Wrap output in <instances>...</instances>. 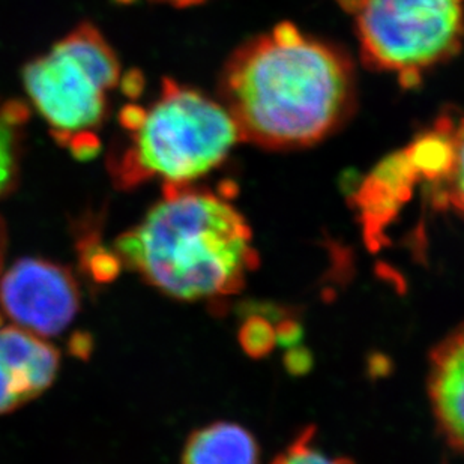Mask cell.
Here are the masks:
<instances>
[{"label": "cell", "mask_w": 464, "mask_h": 464, "mask_svg": "<svg viewBox=\"0 0 464 464\" xmlns=\"http://www.w3.org/2000/svg\"><path fill=\"white\" fill-rule=\"evenodd\" d=\"M219 91L242 140L289 150L313 145L344 122L355 75L340 50L281 23L228 57Z\"/></svg>", "instance_id": "1"}, {"label": "cell", "mask_w": 464, "mask_h": 464, "mask_svg": "<svg viewBox=\"0 0 464 464\" xmlns=\"http://www.w3.org/2000/svg\"><path fill=\"white\" fill-rule=\"evenodd\" d=\"M113 253L121 266L187 303L237 294L258 263L239 210L191 184L164 185L140 223L114 241Z\"/></svg>", "instance_id": "2"}, {"label": "cell", "mask_w": 464, "mask_h": 464, "mask_svg": "<svg viewBox=\"0 0 464 464\" xmlns=\"http://www.w3.org/2000/svg\"><path fill=\"white\" fill-rule=\"evenodd\" d=\"M111 152L109 171L119 189H134L152 179L189 185L208 175L242 140L232 114L196 89L164 79L150 109Z\"/></svg>", "instance_id": "3"}, {"label": "cell", "mask_w": 464, "mask_h": 464, "mask_svg": "<svg viewBox=\"0 0 464 464\" xmlns=\"http://www.w3.org/2000/svg\"><path fill=\"white\" fill-rule=\"evenodd\" d=\"M121 82L113 47L92 23H80L23 70V86L57 143L80 161L102 150L107 93Z\"/></svg>", "instance_id": "4"}, {"label": "cell", "mask_w": 464, "mask_h": 464, "mask_svg": "<svg viewBox=\"0 0 464 464\" xmlns=\"http://www.w3.org/2000/svg\"><path fill=\"white\" fill-rule=\"evenodd\" d=\"M355 15L363 59L404 83L460 49L464 0H343Z\"/></svg>", "instance_id": "5"}, {"label": "cell", "mask_w": 464, "mask_h": 464, "mask_svg": "<svg viewBox=\"0 0 464 464\" xmlns=\"http://www.w3.org/2000/svg\"><path fill=\"white\" fill-rule=\"evenodd\" d=\"M70 269L44 258H20L0 274V308L18 328L47 338L63 333L80 310Z\"/></svg>", "instance_id": "6"}, {"label": "cell", "mask_w": 464, "mask_h": 464, "mask_svg": "<svg viewBox=\"0 0 464 464\" xmlns=\"http://www.w3.org/2000/svg\"><path fill=\"white\" fill-rule=\"evenodd\" d=\"M59 367L61 353L44 338L15 324L0 326V415L44 394Z\"/></svg>", "instance_id": "7"}, {"label": "cell", "mask_w": 464, "mask_h": 464, "mask_svg": "<svg viewBox=\"0 0 464 464\" xmlns=\"http://www.w3.org/2000/svg\"><path fill=\"white\" fill-rule=\"evenodd\" d=\"M429 397L448 443L464 452V324L431 353Z\"/></svg>", "instance_id": "8"}, {"label": "cell", "mask_w": 464, "mask_h": 464, "mask_svg": "<svg viewBox=\"0 0 464 464\" xmlns=\"http://www.w3.org/2000/svg\"><path fill=\"white\" fill-rule=\"evenodd\" d=\"M182 464H258L257 443L241 425L215 422L189 436Z\"/></svg>", "instance_id": "9"}, {"label": "cell", "mask_w": 464, "mask_h": 464, "mask_svg": "<svg viewBox=\"0 0 464 464\" xmlns=\"http://www.w3.org/2000/svg\"><path fill=\"white\" fill-rule=\"evenodd\" d=\"M29 114L27 105L22 102H0V200L17 185L22 166L23 132ZM6 248L8 228L0 215V274L4 272Z\"/></svg>", "instance_id": "10"}, {"label": "cell", "mask_w": 464, "mask_h": 464, "mask_svg": "<svg viewBox=\"0 0 464 464\" xmlns=\"http://www.w3.org/2000/svg\"><path fill=\"white\" fill-rule=\"evenodd\" d=\"M436 128L442 137L443 169L431 182L434 203L464 214V119L443 118Z\"/></svg>", "instance_id": "11"}, {"label": "cell", "mask_w": 464, "mask_h": 464, "mask_svg": "<svg viewBox=\"0 0 464 464\" xmlns=\"http://www.w3.org/2000/svg\"><path fill=\"white\" fill-rule=\"evenodd\" d=\"M272 464H353L347 459H334L320 451L313 442V430L301 434Z\"/></svg>", "instance_id": "12"}, {"label": "cell", "mask_w": 464, "mask_h": 464, "mask_svg": "<svg viewBox=\"0 0 464 464\" xmlns=\"http://www.w3.org/2000/svg\"><path fill=\"white\" fill-rule=\"evenodd\" d=\"M242 338H244V344H248L255 338H257V342L255 343L256 349L265 352V349L269 347V342H271V331L267 329L265 324H258L257 326L248 324L246 328L244 329V333H242ZM253 349H251V352H253Z\"/></svg>", "instance_id": "13"}, {"label": "cell", "mask_w": 464, "mask_h": 464, "mask_svg": "<svg viewBox=\"0 0 464 464\" xmlns=\"http://www.w3.org/2000/svg\"><path fill=\"white\" fill-rule=\"evenodd\" d=\"M121 84H122V92L127 97H140V93L143 92V88H145V77L141 74V71L131 70L123 77Z\"/></svg>", "instance_id": "14"}, {"label": "cell", "mask_w": 464, "mask_h": 464, "mask_svg": "<svg viewBox=\"0 0 464 464\" xmlns=\"http://www.w3.org/2000/svg\"><path fill=\"white\" fill-rule=\"evenodd\" d=\"M157 4H167L176 8H184V6H191V5L200 4L202 0H152Z\"/></svg>", "instance_id": "15"}, {"label": "cell", "mask_w": 464, "mask_h": 464, "mask_svg": "<svg viewBox=\"0 0 464 464\" xmlns=\"http://www.w3.org/2000/svg\"><path fill=\"white\" fill-rule=\"evenodd\" d=\"M116 2H118V4L130 5L132 4L134 0H116Z\"/></svg>", "instance_id": "16"}]
</instances>
